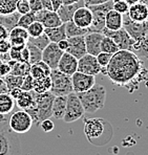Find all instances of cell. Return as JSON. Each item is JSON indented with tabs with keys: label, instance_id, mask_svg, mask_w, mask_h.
<instances>
[{
	"label": "cell",
	"instance_id": "1",
	"mask_svg": "<svg viewBox=\"0 0 148 155\" xmlns=\"http://www.w3.org/2000/svg\"><path fill=\"white\" fill-rule=\"evenodd\" d=\"M142 60L131 51L120 49L113 54L111 59L105 67V76L113 84L133 91L146 77Z\"/></svg>",
	"mask_w": 148,
	"mask_h": 155
},
{
	"label": "cell",
	"instance_id": "2",
	"mask_svg": "<svg viewBox=\"0 0 148 155\" xmlns=\"http://www.w3.org/2000/svg\"><path fill=\"white\" fill-rule=\"evenodd\" d=\"M84 133L88 142L92 145H105L106 140L104 136L109 140L113 136V127L105 120L100 117L87 118L84 120Z\"/></svg>",
	"mask_w": 148,
	"mask_h": 155
},
{
	"label": "cell",
	"instance_id": "3",
	"mask_svg": "<svg viewBox=\"0 0 148 155\" xmlns=\"http://www.w3.org/2000/svg\"><path fill=\"white\" fill-rule=\"evenodd\" d=\"M6 116L0 115V155H20V137L10 128Z\"/></svg>",
	"mask_w": 148,
	"mask_h": 155
},
{
	"label": "cell",
	"instance_id": "4",
	"mask_svg": "<svg viewBox=\"0 0 148 155\" xmlns=\"http://www.w3.org/2000/svg\"><path fill=\"white\" fill-rule=\"evenodd\" d=\"M33 93L35 104L25 109V111L31 115L33 124L39 126L41 120L52 117V108H53L55 95L51 91H46L44 93H37L33 91Z\"/></svg>",
	"mask_w": 148,
	"mask_h": 155
},
{
	"label": "cell",
	"instance_id": "5",
	"mask_svg": "<svg viewBox=\"0 0 148 155\" xmlns=\"http://www.w3.org/2000/svg\"><path fill=\"white\" fill-rule=\"evenodd\" d=\"M84 111L87 113H95L102 109L106 101V89L100 84H95L90 89L81 93H77Z\"/></svg>",
	"mask_w": 148,
	"mask_h": 155
},
{
	"label": "cell",
	"instance_id": "6",
	"mask_svg": "<svg viewBox=\"0 0 148 155\" xmlns=\"http://www.w3.org/2000/svg\"><path fill=\"white\" fill-rule=\"evenodd\" d=\"M51 91L55 97L58 95H67L72 92V78L68 74L61 72L59 69H52L51 71Z\"/></svg>",
	"mask_w": 148,
	"mask_h": 155
},
{
	"label": "cell",
	"instance_id": "7",
	"mask_svg": "<svg viewBox=\"0 0 148 155\" xmlns=\"http://www.w3.org/2000/svg\"><path fill=\"white\" fill-rule=\"evenodd\" d=\"M113 2L111 0L102 4L87 6L92 13V25L88 28V33H102L103 28L105 27V16L109 11L113 10Z\"/></svg>",
	"mask_w": 148,
	"mask_h": 155
},
{
	"label": "cell",
	"instance_id": "8",
	"mask_svg": "<svg viewBox=\"0 0 148 155\" xmlns=\"http://www.w3.org/2000/svg\"><path fill=\"white\" fill-rule=\"evenodd\" d=\"M85 111L79 100L77 93L72 92L66 95V109L63 116V120L65 123H74L80 120L84 115Z\"/></svg>",
	"mask_w": 148,
	"mask_h": 155
},
{
	"label": "cell",
	"instance_id": "9",
	"mask_svg": "<svg viewBox=\"0 0 148 155\" xmlns=\"http://www.w3.org/2000/svg\"><path fill=\"white\" fill-rule=\"evenodd\" d=\"M8 126L16 133L24 134L33 127V120L25 110H19L14 112L8 118Z\"/></svg>",
	"mask_w": 148,
	"mask_h": 155
},
{
	"label": "cell",
	"instance_id": "10",
	"mask_svg": "<svg viewBox=\"0 0 148 155\" xmlns=\"http://www.w3.org/2000/svg\"><path fill=\"white\" fill-rule=\"evenodd\" d=\"M102 34L106 37H109L113 39V42L117 44V46L120 49H124V51H133V46L135 44V40L128 35L126 31L123 27L117 31H110L104 27Z\"/></svg>",
	"mask_w": 148,
	"mask_h": 155
},
{
	"label": "cell",
	"instance_id": "11",
	"mask_svg": "<svg viewBox=\"0 0 148 155\" xmlns=\"http://www.w3.org/2000/svg\"><path fill=\"white\" fill-rule=\"evenodd\" d=\"M122 27L128 33V35L136 41L141 40L145 37L146 33L148 31V21L144 22H136L131 20L128 17V15L124 14L123 15V23Z\"/></svg>",
	"mask_w": 148,
	"mask_h": 155
},
{
	"label": "cell",
	"instance_id": "12",
	"mask_svg": "<svg viewBox=\"0 0 148 155\" xmlns=\"http://www.w3.org/2000/svg\"><path fill=\"white\" fill-rule=\"evenodd\" d=\"M72 78V92L81 93L84 91L90 89L96 84V77L89 74H83L80 71H76L74 74L70 76Z\"/></svg>",
	"mask_w": 148,
	"mask_h": 155
},
{
	"label": "cell",
	"instance_id": "13",
	"mask_svg": "<svg viewBox=\"0 0 148 155\" xmlns=\"http://www.w3.org/2000/svg\"><path fill=\"white\" fill-rule=\"evenodd\" d=\"M77 71L89 74V76H97L101 71V66L98 63L96 56L86 54L78 60V67Z\"/></svg>",
	"mask_w": 148,
	"mask_h": 155
},
{
	"label": "cell",
	"instance_id": "14",
	"mask_svg": "<svg viewBox=\"0 0 148 155\" xmlns=\"http://www.w3.org/2000/svg\"><path fill=\"white\" fill-rule=\"evenodd\" d=\"M63 52L64 51H62L59 48L57 43L49 42V44L42 51V59L41 60L51 69H56Z\"/></svg>",
	"mask_w": 148,
	"mask_h": 155
},
{
	"label": "cell",
	"instance_id": "15",
	"mask_svg": "<svg viewBox=\"0 0 148 155\" xmlns=\"http://www.w3.org/2000/svg\"><path fill=\"white\" fill-rule=\"evenodd\" d=\"M36 15V21H39L42 23V25L44 26V28H49V27H56L59 26L63 23L61 21L60 17L57 14V12L51 10H42L38 11L35 13Z\"/></svg>",
	"mask_w": 148,
	"mask_h": 155
},
{
	"label": "cell",
	"instance_id": "16",
	"mask_svg": "<svg viewBox=\"0 0 148 155\" xmlns=\"http://www.w3.org/2000/svg\"><path fill=\"white\" fill-rule=\"evenodd\" d=\"M72 21L76 24L77 26L82 27V28H89L92 22V13L87 6L83 5L77 8L76 12L74 13Z\"/></svg>",
	"mask_w": 148,
	"mask_h": 155
},
{
	"label": "cell",
	"instance_id": "17",
	"mask_svg": "<svg viewBox=\"0 0 148 155\" xmlns=\"http://www.w3.org/2000/svg\"><path fill=\"white\" fill-rule=\"evenodd\" d=\"M68 47L66 52L74 56L76 59H80L84 54H86V46L84 36H77V37L67 38Z\"/></svg>",
	"mask_w": 148,
	"mask_h": 155
},
{
	"label": "cell",
	"instance_id": "18",
	"mask_svg": "<svg viewBox=\"0 0 148 155\" xmlns=\"http://www.w3.org/2000/svg\"><path fill=\"white\" fill-rule=\"evenodd\" d=\"M102 33H87L84 36L85 39V46H86V54L97 56L101 52V42L103 39Z\"/></svg>",
	"mask_w": 148,
	"mask_h": 155
},
{
	"label": "cell",
	"instance_id": "19",
	"mask_svg": "<svg viewBox=\"0 0 148 155\" xmlns=\"http://www.w3.org/2000/svg\"><path fill=\"white\" fill-rule=\"evenodd\" d=\"M77 67H78V59L66 51L63 52L57 66V69H59L63 74L72 76L77 71Z\"/></svg>",
	"mask_w": 148,
	"mask_h": 155
},
{
	"label": "cell",
	"instance_id": "20",
	"mask_svg": "<svg viewBox=\"0 0 148 155\" xmlns=\"http://www.w3.org/2000/svg\"><path fill=\"white\" fill-rule=\"evenodd\" d=\"M127 15L131 20L136 22H144L148 21V6L142 2L129 5Z\"/></svg>",
	"mask_w": 148,
	"mask_h": 155
},
{
	"label": "cell",
	"instance_id": "21",
	"mask_svg": "<svg viewBox=\"0 0 148 155\" xmlns=\"http://www.w3.org/2000/svg\"><path fill=\"white\" fill-rule=\"evenodd\" d=\"M85 5L84 4L83 0H80V1L76 2V3H72V4H62L60 8L57 10V14L59 15L60 17L61 21L63 23L67 21H70L72 19V16H74V13L76 12L77 8H79L80 6Z\"/></svg>",
	"mask_w": 148,
	"mask_h": 155
},
{
	"label": "cell",
	"instance_id": "22",
	"mask_svg": "<svg viewBox=\"0 0 148 155\" xmlns=\"http://www.w3.org/2000/svg\"><path fill=\"white\" fill-rule=\"evenodd\" d=\"M123 15L115 10H110L105 16V28L110 31H117L122 27Z\"/></svg>",
	"mask_w": 148,
	"mask_h": 155
},
{
	"label": "cell",
	"instance_id": "23",
	"mask_svg": "<svg viewBox=\"0 0 148 155\" xmlns=\"http://www.w3.org/2000/svg\"><path fill=\"white\" fill-rule=\"evenodd\" d=\"M66 109V95L55 97L52 108V116L57 120H63V116Z\"/></svg>",
	"mask_w": 148,
	"mask_h": 155
},
{
	"label": "cell",
	"instance_id": "24",
	"mask_svg": "<svg viewBox=\"0 0 148 155\" xmlns=\"http://www.w3.org/2000/svg\"><path fill=\"white\" fill-rule=\"evenodd\" d=\"M52 69L49 67L42 60L37 63H34L29 67V74L32 76L34 80L41 79V78L47 77L51 74Z\"/></svg>",
	"mask_w": 148,
	"mask_h": 155
},
{
	"label": "cell",
	"instance_id": "25",
	"mask_svg": "<svg viewBox=\"0 0 148 155\" xmlns=\"http://www.w3.org/2000/svg\"><path fill=\"white\" fill-rule=\"evenodd\" d=\"M44 34L47 36L51 42L58 43L59 41L66 39V33H65V25L62 23L61 25L56 27H49V28L44 29Z\"/></svg>",
	"mask_w": 148,
	"mask_h": 155
},
{
	"label": "cell",
	"instance_id": "26",
	"mask_svg": "<svg viewBox=\"0 0 148 155\" xmlns=\"http://www.w3.org/2000/svg\"><path fill=\"white\" fill-rule=\"evenodd\" d=\"M141 60L148 61V31L144 38L136 41L133 46V51Z\"/></svg>",
	"mask_w": 148,
	"mask_h": 155
},
{
	"label": "cell",
	"instance_id": "27",
	"mask_svg": "<svg viewBox=\"0 0 148 155\" xmlns=\"http://www.w3.org/2000/svg\"><path fill=\"white\" fill-rule=\"evenodd\" d=\"M15 102L17 103V106L22 110L32 107L35 104V99H34V93L33 90L32 91H24L21 90V92L19 93V95L17 97V99L15 100Z\"/></svg>",
	"mask_w": 148,
	"mask_h": 155
},
{
	"label": "cell",
	"instance_id": "28",
	"mask_svg": "<svg viewBox=\"0 0 148 155\" xmlns=\"http://www.w3.org/2000/svg\"><path fill=\"white\" fill-rule=\"evenodd\" d=\"M15 100L8 92L0 93V115H8L14 110Z\"/></svg>",
	"mask_w": 148,
	"mask_h": 155
},
{
	"label": "cell",
	"instance_id": "29",
	"mask_svg": "<svg viewBox=\"0 0 148 155\" xmlns=\"http://www.w3.org/2000/svg\"><path fill=\"white\" fill-rule=\"evenodd\" d=\"M8 64L11 67V74H15V76H20V77H25L26 74H29V67L31 64L25 62H18V61L10 60Z\"/></svg>",
	"mask_w": 148,
	"mask_h": 155
},
{
	"label": "cell",
	"instance_id": "30",
	"mask_svg": "<svg viewBox=\"0 0 148 155\" xmlns=\"http://www.w3.org/2000/svg\"><path fill=\"white\" fill-rule=\"evenodd\" d=\"M65 25V33H66V37H77V36H85L88 33L87 28H82V27L77 26L74 22L70 20L64 23Z\"/></svg>",
	"mask_w": 148,
	"mask_h": 155
},
{
	"label": "cell",
	"instance_id": "31",
	"mask_svg": "<svg viewBox=\"0 0 148 155\" xmlns=\"http://www.w3.org/2000/svg\"><path fill=\"white\" fill-rule=\"evenodd\" d=\"M20 17V14L17 12H14L8 15H0V24L3 25L8 31H10L14 26L17 25L18 19Z\"/></svg>",
	"mask_w": 148,
	"mask_h": 155
},
{
	"label": "cell",
	"instance_id": "32",
	"mask_svg": "<svg viewBox=\"0 0 148 155\" xmlns=\"http://www.w3.org/2000/svg\"><path fill=\"white\" fill-rule=\"evenodd\" d=\"M51 77L47 76L44 78H41V79L34 80V88L33 91L37 93H44L46 91H49L51 89Z\"/></svg>",
	"mask_w": 148,
	"mask_h": 155
},
{
	"label": "cell",
	"instance_id": "33",
	"mask_svg": "<svg viewBox=\"0 0 148 155\" xmlns=\"http://www.w3.org/2000/svg\"><path fill=\"white\" fill-rule=\"evenodd\" d=\"M2 80L5 83L8 91H10L11 89H14V88H21L22 82H23V77L8 74V76H5Z\"/></svg>",
	"mask_w": 148,
	"mask_h": 155
},
{
	"label": "cell",
	"instance_id": "34",
	"mask_svg": "<svg viewBox=\"0 0 148 155\" xmlns=\"http://www.w3.org/2000/svg\"><path fill=\"white\" fill-rule=\"evenodd\" d=\"M18 0H0V15H8L16 12Z\"/></svg>",
	"mask_w": 148,
	"mask_h": 155
},
{
	"label": "cell",
	"instance_id": "35",
	"mask_svg": "<svg viewBox=\"0 0 148 155\" xmlns=\"http://www.w3.org/2000/svg\"><path fill=\"white\" fill-rule=\"evenodd\" d=\"M49 42H51V41H49V39L47 38V36L45 35V34H42V35H40L39 37H36V38L29 37V40H27V43L38 47L40 51H43V49L49 44Z\"/></svg>",
	"mask_w": 148,
	"mask_h": 155
},
{
	"label": "cell",
	"instance_id": "36",
	"mask_svg": "<svg viewBox=\"0 0 148 155\" xmlns=\"http://www.w3.org/2000/svg\"><path fill=\"white\" fill-rule=\"evenodd\" d=\"M118 51H119V47H118L117 44L113 42V39L104 36L103 39H102V42H101V51L108 52V54H115V52H117Z\"/></svg>",
	"mask_w": 148,
	"mask_h": 155
},
{
	"label": "cell",
	"instance_id": "37",
	"mask_svg": "<svg viewBox=\"0 0 148 155\" xmlns=\"http://www.w3.org/2000/svg\"><path fill=\"white\" fill-rule=\"evenodd\" d=\"M26 47L29 49V64H34V63H37L41 61L42 59V51H40L38 47L34 46V45L29 44L26 42Z\"/></svg>",
	"mask_w": 148,
	"mask_h": 155
},
{
	"label": "cell",
	"instance_id": "38",
	"mask_svg": "<svg viewBox=\"0 0 148 155\" xmlns=\"http://www.w3.org/2000/svg\"><path fill=\"white\" fill-rule=\"evenodd\" d=\"M44 26L42 25V23L39 21H34L32 24H29L27 26L26 31L29 33V36L32 38H36V37H39L40 35L44 34Z\"/></svg>",
	"mask_w": 148,
	"mask_h": 155
},
{
	"label": "cell",
	"instance_id": "39",
	"mask_svg": "<svg viewBox=\"0 0 148 155\" xmlns=\"http://www.w3.org/2000/svg\"><path fill=\"white\" fill-rule=\"evenodd\" d=\"M34 21H36V15L34 12L29 11V13L20 15L19 19H18V22H17V25L24 27V28H27V26L33 23Z\"/></svg>",
	"mask_w": 148,
	"mask_h": 155
},
{
	"label": "cell",
	"instance_id": "40",
	"mask_svg": "<svg viewBox=\"0 0 148 155\" xmlns=\"http://www.w3.org/2000/svg\"><path fill=\"white\" fill-rule=\"evenodd\" d=\"M8 38H22L27 41L29 36V33H27L26 28L16 25L8 31Z\"/></svg>",
	"mask_w": 148,
	"mask_h": 155
},
{
	"label": "cell",
	"instance_id": "41",
	"mask_svg": "<svg viewBox=\"0 0 148 155\" xmlns=\"http://www.w3.org/2000/svg\"><path fill=\"white\" fill-rule=\"evenodd\" d=\"M11 45L10 40L8 39H3V40H0V57H1L3 60L10 61V57H8V51H10Z\"/></svg>",
	"mask_w": 148,
	"mask_h": 155
},
{
	"label": "cell",
	"instance_id": "42",
	"mask_svg": "<svg viewBox=\"0 0 148 155\" xmlns=\"http://www.w3.org/2000/svg\"><path fill=\"white\" fill-rule=\"evenodd\" d=\"M24 46H12L8 51V57H10L11 60L14 61H18V62H23L22 61V56H21V51L22 48Z\"/></svg>",
	"mask_w": 148,
	"mask_h": 155
},
{
	"label": "cell",
	"instance_id": "43",
	"mask_svg": "<svg viewBox=\"0 0 148 155\" xmlns=\"http://www.w3.org/2000/svg\"><path fill=\"white\" fill-rule=\"evenodd\" d=\"M128 8H129V5L127 4V2L125 0H122V1H117V2H113V10H115L116 12L122 14H126L128 12Z\"/></svg>",
	"mask_w": 148,
	"mask_h": 155
},
{
	"label": "cell",
	"instance_id": "44",
	"mask_svg": "<svg viewBox=\"0 0 148 155\" xmlns=\"http://www.w3.org/2000/svg\"><path fill=\"white\" fill-rule=\"evenodd\" d=\"M111 56H113L111 54L101 51L99 54H97V56H96V58H97L98 63H99L101 67H106V66H107V64L109 63V61H110Z\"/></svg>",
	"mask_w": 148,
	"mask_h": 155
},
{
	"label": "cell",
	"instance_id": "45",
	"mask_svg": "<svg viewBox=\"0 0 148 155\" xmlns=\"http://www.w3.org/2000/svg\"><path fill=\"white\" fill-rule=\"evenodd\" d=\"M34 88V79L32 78L31 74H26L25 77H23V82L21 85V90L24 91H32Z\"/></svg>",
	"mask_w": 148,
	"mask_h": 155
},
{
	"label": "cell",
	"instance_id": "46",
	"mask_svg": "<svg viewBox=\"0 0 148 155\" xmlns=\"http://www.w3.org/2000/svg\"><path fill=\"white\" fill-rule=\"evenodd\" d=\"M29 5L27 0H18L17 5H16V12L19 13L20 15H23L29 12Z\"/></svg>",
	"mask_w": 148,
	"mask_h": 155
},
{
	"label": "cell",
	"instance_id": "47",
	"mask_svg": "<svg viewBox=\"0 0 148 155\" xmlns=\"http://www.w3.org/2000/svg\"><path fill=\"white\" fill-rule=\"evenodd\" d=\"M11 71V67L8 64V61H5L3 59H0V79H3L5 76H8Z\"/></svg>",
	"mask_w": 148,
	"mask_h": 155
},
{
	"label": "cell",
	"instance_id": "48",
	"mask_svg": "<svg viewBox=\"0 0 148 155\" xmlns=\"http://www.w3.org/2000/svg\"><path fill=\"white\" fill-rule=\"evenodd\" d=\"M39 127L44 132H51V131H53L54 128H55V124H54V122L52 120L46 118V120H41L40 124H39Z\"/></svg>",
	"mask_w": 148,
	"mask_h": 155
},
{
	"label": "cell",
	"instance_id": "49",
	"mask_svg": "<svg viewBox=\"0 0 148 155\" xmlns=\"http://www.w3.org/2000/svg\"><path fill=\"white\" fill-rule=\"evenodd\" d=\"M29 1V10L31 12H38V11L42 10V4H41L40 0H27Z\"/></svg>",
	"mask_w": 148,
	"mask_h": 155
},
{
	"label": "cell",
	"instance_id": "50",
	"mask_svg": "<svg viewBox=\"0 0 148 155\" xmlns=\"http://www.w3.org/2000/svg\"><path fill=\"white\" fill-rule=\"evenodd\" d=\"M10 43L12 46H25L26 45V40L22 38H8Z\"/></svg>",
	"mask_w": 148,
	"mask_h": 155
},
{
	"label": "cell",
	"instance_id": "51",
	"mask_svg": "<svg viewBox=\"0 0 148 155\" xmlns=\"http://www.w3.org/2000/svg\"><path fill=\"white\" fill-rule=\"evenodd\" d=\"M85 6H90V5H97V4H102L105 2L109 1V0H83Z\"/></svg>",
	"mask_w": 148,
	"mask_h": 155
},
{
	"label": "cell",
	"instance_id": "52",
	"mask_svg": "<svg viewBox=\"0 0 148 155\" xmlns=\"http://www.w3.org/2000/svg\"><path fill=\"white\" fill-rule=\"evenodd\" d=\"M57 45H58V47L61 49L62 51H66L67 47H68V41H67V38L64 39V40H61L59 41L58 43H57Z\"/></svg>",
	"mask_w": 148,
	"mask_h": 155
},
{
	"label": "cell",
	"instance_id": "53",
	"mask_svg": "<svg viewBox=\"0 0 148 155\" xmlns=\"http://www.w3.org/2000/svg\"><path fill=\"white\" fill-rule=\"evenodd\" d=\"M3 39H8V31L3 25L0 24V40Z\"/></svg>",
	"mask_w": 148,
	"mask_h": 155
},
{
	"label": "cell",
	"instance_id": "54",
	"mask_svg": "<svg viewBox=\"0 0 148 155\" xmlns=\"http://www.w3.org/2000/svg\"><path fill=\"white\" fill-rule=\"evenodd\" d=\"M21 56H22V61L25 63H29V49H27L26 45L22 48L21 51Z\"/></svg>",
	"mask_w": 148,
	"mask_h": 155
},
{
	"label": "cell",
	"instance_id": "55",
	"mask_svg": "<svg viewBox=\"0 0 148 155\" xmlns=\"http://www.w3.org/2000/svg\"><path fill=\"white\" fill-rule=\"evenodd\" d=\"M51 2L53 11H55V12H57V10L62 5V0H51Z\"/></svg>",
	"mask_w": 148,
	"mask_h": 155
},
{
	"label": "cell",
	"instance_id": "56",
	"mask_svg": "<svg viewBox=\"0 0 148 155\" xmlns=\"http://www.w3.org/2000/svg\"><path fill=\"white\" fill-rule=\"evenodd\" d=\"M21 92V88H14V89H11L8 91V93H10V95L13 97L14 100L17 99V97L19 95V93Z\"/></svg>",
	"mask_w": 148,
	"mask_h": 155
},
{
	"label": "cell",
	"instance_id": "57",
	"mask_svg": "<svg viewBox=\"0 0 148 155\" xmlns=\"http://www.w3.org/2000/svg\"><path fill=\"white\" fill-rule=\"evenodd\" d=\"M40 1H41V4H42V8H45V10H51V11H53L51 0H40Z\"/></svg>",
	"mask_w": 148,
	"mask_h": 155
},
{
	"label": "cell",
	"instance_id": "58",
	"mask_svg": "<svg viewBox=\"0 0 148 155\" xmlns=\"http://www.w3.org/2000/svg\"><path fill=\"white\" fill-rule=\"evenodd\" d=\"M4 92H8V89L6 87L5 83L3 82V80L0 79V93H4Z\"/></svg>",
	"mask_w": 148,
	"mask_h": 155
},
{
	"label": "cell",
	"instance_id": "59",
	"mask_svg": "<svg viewBox=\"0 0 148 155\" xmlns=\"http://www.w3.org/2000/svg\"><path fill=\"white\" fill-rule=\"evenodd\" d=\"M78 1H80V0H62V4H72Z\"/></svg>",
	"mask_w": 148,
	"mask_h": 155
},
{
	"label": "cell",
	"instance_id": "60",
	"mask_svg": "<svg viewBox=\"0 0 148 155\" xmlns=\"http://www.w3.org/2000/svg\"><path fill=\"white\" fill-rule=\"evenodd\" d=\"M125 1L127 2L128 5H133V4L136 3V2H140V0H125Z\"/></svg>",
	"mask_w": 148,
	"mask_h": 155
},
{
	"label": "cell",
	"instance_id": "61",
	"mask_svg": "<svg viewBox=\"0 0 148 155\" xmlns=\"http://www.w3.org/2000/svg\"><path fill=\"white\" fill-rule=\"evenodd\" d=\"M140 2H142V3L146 4V5L148 6V0H140Z\"/></svg>",
	"mask_w": 148,
	"mask_h": 155
},
{
	"label": "cell",
	"instance_id": "62",
	"mask_svg": "<svg viewBox=\"0 0 148 155\" xmlns=\"http://www.w3.org/2000/svg\"><path fill=\"white\" fill-rule=\"evenodd\" d=\"M113 2H117V1H122V0H111Z\"/></svg>",
	"mask_w": 148,
	"mask_h": 155
}]
</instances>
